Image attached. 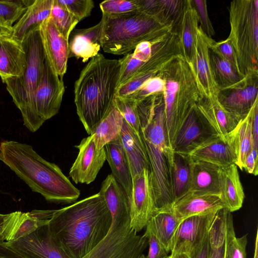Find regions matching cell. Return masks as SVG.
Returning <instances> with one entry per match:
<instances>
[{"mask_svg":"<svg viewBox=\"0 0 258 258\" xmlns=\"http://www.w3.org/2000/svg\"><path fill=\"white\" fill-rule=\"evenodd\" d=\"M111 224V214L99 192L56 210L48 222L70 258L86 256L106 236Z\"/></svg>","mask_w":258,"mask_h":258,"instance_id":"1","label":"cell"},{"mask_svg":"<svg viewBox=\"0 0 258 258\" xmlns=\"http://www.w3.org/2000/svg\"><path fill=\"white\" fill-rule=\"evenodd\" d=\"M140 132L147 153L156 209L171 206L173 150L166 135L163 94L137 102Z\"/></svg>","mask_w":258,"mask_h":258,"instance_id":"2","label":"cell"},{"mask_svg":"<svg viewBox=\"0 0 258 258\" xmlns=\"http://www.w3.org/2000/svg\"><path fill=\"white\" fill-rule=\"evenodd\" d=\"M0 161L8 166L34 192L57 203L76 201L80 191L55 164L42 158L27 144L4 141L0 144Z\"/></svg>","mask_w":258,"mask_h":258,"instance_id":"3","label":"cell"},{"mask_svg":"<svg viewBox=\"0 0 258 258\" xmlns=\"http://www.w3.org/2000/svg\"><path fill=\"white\" fill-rule=\"evenodd\" d=\"M120 61L101 53L91 58L75 83L77 113L91 135L113 106L118 86Z\"/></svg>","mask_w":258,"mask_h":258,"instance_id":"4","label":"cell"},{"mask_svg":"<svg viewBox=\"0 0 258 258\" xmlns=\"http://www.w3.org/2000/svg\"><path fill=\"white\" fill-rule=\"evenodd\" d=\"M101 46L106 53L126 55L141 42L160 40L173 27L160 18L139 10L121 15L102 14Z\"/></svg>","mask_w":258,"mask_h":258,"instance_id":"5","label":"cell"},{"mask_svg":"<svg viewBox=\"0 0 258 258\" xmlns=\"http://www.w3.org/2000/svg\"><path fill=\"white\" fill-rule=\"evenodd\" d=\"M165 82L163 93L167 140L173 150L175 137L201 96L189 64L182 54L159 72Z\"/></svg>","mask_w":258,"mask_h":258,"instance_id":"6","label":"cell"},{"mask_svg":"<svg viewBox=\"0 0 258 258\" xmlns=\"http://www.w3.org/2000/svg\"><path fill=\"white\" fill-rule=\"evenodd\" d=\"M22 44L27 59L24 74L19 77L7 79L4 83L14 103L21 111L24 124L34 133L41 126L35 110L34 96L42 75L45 59L39 27L30 31Z\"/></svg>","mask_w":258,"mask_h":258,"instance_id":"7","label":"cell"},{"mask_svg":"<svg viewBox=\"0 0 258 258\" xmlns=\"http://www.w3.org/2000/svg\"><path fill=\"white\" fill-rule=\"evenodd\" d=\"M228 38L235 52L241 77L258 70V1L234 0L229 7Z\"/></svg>","mask_w":258,"mask_h":258,"instance_id":"8","label":"cell"},{"mask_svg":"<svg viewBox=\"0 0 258 258\" xmlns=\"http://www.w3.org/2000/svg\"><path fill=\"white\" fill-rule=\"evenodd\" d=\"M112 224L106 236L83 258H138L148 244L130 224V206L109 210Z\"/></svg>","mask_w":258,"mask_h":258,"instance_id":"9","label":"cell"},{"mask_svg":"<svg viewBox=\"0 0 258 258\" xmlns=\"http://www.w3.org/2000/svg\"><path fill=\"white\" fill-rule=\"evenodd\" d=\"M182 55L178 34L172 31L155 42L153 53L136 73L126 82L118 87L116 97H127L147 80L156 76L172 59Z\"/></svg>","mask_w":258,"mask_h":258,"instance_id":"10","label":"cell"},{"mask_svg":"<svg viewBox=\"0 0 258 258\" xmlns=\"http://www.w3.org/2000/svg\"><path fill=\"white\" fill-rule=\"evenodd\" d=\"M64 86L59 77L45 59L42 75L34 96V107L41 125L59 111Z\"/></svg>","mask_w":258,"mask_h":258,"instance_id":"11","label":"cell"},{"mask_svg":"<svg viewBox=\"0 0 258 258\" xmlns=\"http://www.w3.org/2000/svg\"><path fill=\"white\" fill-rule=\"evenodd\" d=\"M218 100L239 120L244 118L258 100V70L248 73L233 86L220 91Z\"/></svg>","mask_w":258,"mask_h":258,"instance_id":"12","label":"cell"},{"mask_svg":"<svg viewBox=\"0 0 258 258\" xmlns=\"http://www.w3.org/2000/svg\"><path fill=\"white\" fill-rule=\"evenodd\" d=\"M6 242L26 258H70L53 236L48 223L23 237Z\"/></svg>","mask_w":258,"mask_h":258,"instance_id":"13","label":"cell"},{"mask_svg":"<svg viewBox=\"0 0 258 258\" xmlns=\"http://www.w3.org/2000/svg\"><path fill=\"white\" fill-rule=\"evenodd\" d=\"M130 200V224L138 232L145 228L156 210L150 173L144 169L132 178Z\"/></svg>","mask_w":258,"mask_h":258,"instance_id":"14","label":"cell"},{"mask_svg":"<svg viewBox=\"0 0 258 258\" xmlns=\"http://www.w3.org/2000/svg\"><path fill=\"white\" fill-rule=\"evenodd\" d=\"M212 40L199 26L195 38V51L189 64L202 96L218 100L219 89L213 76L210 58L209 45Z\"/></svg>","mask_w":258,"mask_h":258,"instance_id":"15","label":"cell"},{"mask_svg":"<svg viewBox=\"0 0 258 258\" xmlns=\"http://www.w3.org/2000/svg\"><path fill=\"white\" fill-rule=\"evenodd\" d=\"M216 136L217 133L196 105L180 127L172 149L174 153L188 155L202 144Z\"/></svg>","mask_w":258,"mask_h":258,"instance_id":"16","label":"cell"},{"mask_svg":"<svg viewBox=\"0 0 258 258\" xmlns=\"http://www.w3.org/2000/svg\"><path fill=\"white\" fill-rule=\"evenodd\" d=\"M217 213L193 216L182 220L173 240L171 255L187 254L202 242L208 235Z\"/></svg>","mask_w":258,"mask_h":258,"instance_id":"17","label":"cell"},{"mask_svg":"<svg viewBox=\"0 0 258 258\" xmlns=\"http://www.w3.org/2000/svg\"><path fill=\"white\" fill-rule=\"evenodd\" d=\"M76 147L79 153L69 175L76 183L90 184L95 180L106 160L104 148L97 149L91 135L84 138Z\"/></svg>","mask_w":258,"mask_h":258,"instance_id":"18","label":"cell"},{"mask_svg":"<svg viewBox=\"0 0 258 258\" xmlns=\"http://www.w3.org/2000/svg\"><path fill=\"white\" fill-rule=\"evenodd\" d=\"M39 33L45 59L53 71L63 78L67 70L69 40L60 34L50 17L40 25Z\"/></svg>","mask_w":258,"mask_h":258,"instance_id":"19","label":"cell"},{"mask_svg":"<svg viewBox=\"0 0 258 258\" xmlns=\"http://www.w3.org/2000/svg\"><path fill=\"white\" fill-rule=\"evenodd\" d=\"M172 210L181 220L187 217L217 212L224 208L220 196L189 191L176 199Z\"/></svg>","mask_w":258,"mask_h":258,"instance_id":"20","label":"cell"},{"mask_svg":"<svg viewBox=\"0 0 258 258\" xmlns=\"http://www.w3.org/2000/svg\"><path fill=\"white\" fill-rule=\"evenodd\" d=\"M225 140L216 136L197 147L188 155L193 161H203L220 167L235 164L236 156L229 139Z\"/></svg>","mask_w":258,"mask_h":258,"instance_id":"21","label":"cell"},{"mask_svg":"<svg viewBox=\"0 0 258 258\" xmlns=\"http://www.w3.org/2000/svg\"><path fill=\"white\" fill-rule=\"evenodd\" d=\"M26 65V54L22 43L11 36H0V77L3 83L7 79L23 76Z\"/></svg>","mask_w":258,"mask_h":258,"instance_id":"22","label":"cell"},{"mask_svg":"<svg viewBox=\"0 0 258 258\" xmlns=\"http://www.w3.org/2000/svg\"><path fill=\"white\" fill-rule=\"evenodd\" d=\"M101 21L88 28L74 29L70 36L69 58H80L85 62L97 55L101 47Z\"/></svg>","mask_w":258,"mask_h":258,"instance_id":"23","label":"cell"},{"mask_svg":"<svg viewBox=\"0 0 258 258\" xmlns=\"http://www.w3.org/2000/svg\"><path fill=\"white\" fill-rule=\"evenodd\" d=\"M119 139L132 178L144 169L150 171L149 163L141 135L124 119L120 132Z\"/></svg>","mask_w":258,"mask_h":258,"instance_id":"24","label":"cell"},{"mask_svg":"<svg viewBox=\"0 0 258 258\" xmlns=\"http://www.w3.org/2000/svg\"><path fill=\"white\" fill-rule=\"evenodd\" d=\"M196 106L218 136L225 140L240 120L224 109L218 100L201 96Z\"/></svg>","mask_w":258,"mask_h":258,"instance_id":"25","label":"cell"},{"mask_svg":"<svg viewBox=\"0 0 258 258\" xmlns=\"http://www.w3.org/2000/svg\"><path fill=\"white\" fill-rule=\"evenodd\" d=\"M52 3L53 0L33 1L13 25L11 38L22 43L30 31L39 27L50 17Z\"/></svg>","mask_w":258,"mask_h":258,"instance_id":"26","label":"cell"},{"mask_svg":"<svg viewBox=\"0 0 258 258\" xmlns=\"http://www.w3.org/2000/svg\"><path fill=\"white\" fill-rule=\"evenodd\" d=\"M220 190L224 209L231 213L241 208L244 194L237 166L235 164L220 167Z\"/></svg>","mask_w":258,"mask_h":258,"instance_id":"27","label":"cell"},{"mask_svg":"<svg viewBox=\"0 0 258 258\" xmlns=\"http://www.w3.org/2000/svg\"><path fill=\"white\" fill-rule=\"evenodd\" d=\"M104 148L111 174L122 187L130 201L132 192V176L119 137L108 143Z\"/></svg>","mask_w":258,"mask_h":258,"instance_id":"28","label":"cell"},{"mask_svg":"<svg viewBox=\"0 0 258 258\" xmlns=\"http://www.w3.org/2000/svg\"><path fill=\"white\" fill-rule=\"evenodd\" d=\"M189 191L220 196V167L203 161H192Z\"/></svg>","mask_w":258,"mask_h":258,"instance_id":"29","label":"cell"},{"mask_svg":"<svg viewBox=\"0 0 258 258\" xmlns=\"http://www.w3.org/2000/svg\"><path fill=\"white\" fill-rule=\"evenodd\" d=\"M199 22L198 15L191 0H184L177 34L182 55L188 64L191 63L194 54Z\"/></svg>","mask_w":258,"mask_h":258,"instance_id":"30","label":"cell"},{"mask_svg":"<svg viewBox=\"0 0 258 258\" xmlns=\"http://www.w3.org/2000/svg\"><path fill=\"white\" fill-rule=\"evenodd\" d=\"M258 104V100L246 115L238 123L235 128L228 135L236 156L235 165L243 170V164L247 154L254 145L252 130V117L255 107Z\"/></svg>","mask_w":258,"mask_h":258,"instance_id":"31","label":"cell"},{"mask_svg":"<svg viewBox=\"0 0 258 258\" xmlns=\"http://www.w3.org/2000/svg\"><path fill=\"white\" fill-rule=\"evenodd\" d=\"M171 206L156 209L149 220L156 235L168 253L171 250L174 235L182 221L176 216Z\"/></svg>","mask_w":258,"mask_h":258,"instance_id":"32","label":"cell"},{"mask_svg":"<svg viewBox=\"0 0 258 258\" xmlns=\"http://www.w3.org/2000/svg\"><path fill=\"white\" fill-rule=\"evenodd\" d=\"M123 117L114 104L108 113L96 125L92 133L96 148L101 149L108 143L119 137Z\"/></svg>","mask_w":258,"mask_h":258,"instance_id":"33","label":"cell"},{"mask_svg":"<svg viewBox=\"0 0 258 258\" xmlns=\"http://www.w3.org/2000/svg\"><path fill=\"white\" fill-rule=\"evenodd\" d=\"M192 164V160L189 155L174 153L172 171V189L174 201L190 190Z\"/></svg>","mask_w":258,"mask_h":258,"instance_id":"34","label":"cell"},{"mask_svg":"<svg viewBox=\"0 0 258 258\" xmlns=\"http://www.w3.org/2000/svg\"><path fill=\"white\" fill-rule=\"evenodd\" d=\"M228 212V210L223 208L218 211L215 216L208 234V258H224Z\"/></svg>","mask_w":258,"mask_h":258,"instance_id":"35","label":"cell"},{"mask_svg":"<svg viewBox=\"0 0 258 258\" xmlns=\"http://www.w3.org/2000/svg\"><path fill=\"white\" fill-rule=\"evenodd\" d=\"M210 58L214 80L219 91L233 86L243 78L229 62L210 49Z\"/></svg>","mask_w":258,"mask_h":258,"instance_id":"36","label":"cell"},{"mask_svg":"<svg viewBox=\"0 0 258 258\" xmlns=\"http://www.w3.org/2000/svg\"><path fill=\"white\" fill-rule=\"evenodd\" d=\"M247 235L235 236L231 212H228L226 220V247L224 258H246Z\"/></svg>","mask_w":258,"mask_h":258,"instance_id":"37","label":"cell"},{"mask_svg":"<svg viewBox=\"0 0 258 258\" xmlns=\"http://www.w3.org/2000/svg\"><path fill=\"white\" fill-rule=\"evenodd\" d=\"M33 1H0V26L12 30L14 23Z\"/></svg>","mask_w":258,"mask_h":258,"instance_id":"38","label":"cell"},{"mask_svg":"<svg viewBox=\"0 0 258 258\" xmlns=\"http://www.w3.org/2000/svg\"><path fill=\"white\" fill-rule=\"evenodd\" d=\"M50 17L60 34L69 40L72 32L79 21L57 0H53Z\"/></svg>","mask_w":258,"mask_h":258,"instance_id":"39","label":"cell"},{"mask_svg":"<svg viewBox=\"0 0 258 258\" xmlns=\"http://www.w3.org/2000/svg\"><path fill=\"white\" fill-rule=\"evenodd\" d=\"M24 215V212L20 211L7 214L0 213V241L8 242L14 239Z\"/></svg>","mask_w":258,"mask_h":258,"instance_id":"40","label":"cell"},{"mask_svg":"<svg viewBox=\"0 0 258 258\" xmlns=\"http://www.w3.org/2000/svg\"><path fill=\"white\" fill-rule=\"evenodd\" d=\"M114 104L123 119L137 133L141 134L137 102L128 97H115Z\"/></svg>","mask_w":258,"mask_h":258,"instance_id":"41","label":"cell"},{"mask_svg":"<svg viewBox=\"0 0 258 258\" xmlns=\"http://www.w3.org/2000/svg\"><path fill=\"white\" fill-rule=\"evenodd\" d=\"M164 88L165 82L159 73L145 81L131 95L124 97L130 98L137 102L150 96L163 93Z\"/></svg>","mask_w":258,"mask_h":258,"instance_id":"42","label":"cell"},{"mask_svg":"<svg viewBox=\"0 0 258 258\" xmlns=\"http://www.w3.org/2000/svg\"><path fill=\"white\" fill-rule=\"evenodd\" d=\"M99 6L102 14L108 16L121 15L138 10L137 0H106Z\"/></svg>","mask_w":258,"mask_h":258,"instance_id":"43","label":"cell"},{"mask_svg":"<svg viewBox=\"0 0 258 258\" xmlns=\"http://www.w3.org/2000/svg\"><path fill=\"white\" fill-rule=\"evenodd\" d=\"M79 22L89 16L94 7L92 0H57Z\"/></svg>","mask_w":258,"mask_h":258,"instance_id":"44","label":"cell"},{"mask_svg":"<svg viewBox=\"0 0 258 258\" xmlns=\"http://www.w3.org/2000/svg\"><path fill=\"white\" fill-rule=\"evenodd\" d=\"M209 48L220 57L229 62L240 74L235 50L228 38L218 42L212 39L209 45Z\"/></svg>","mask_w":258,"mask_h":258,"instance_id":"45","label":"cell"},{"mask_svg":"<svg viewBox=\"0 0 258 258\" xmlns=\"http://www.w3.org/2000/svg\"><path fill=\"white\" fill-rule=\"evenodd\" d=\"M143 235L148 239L149 252L146 258H167L168 252L156 235L152 225L149 221Z\"/></svg>","mask_w":258,"mask_h":258,"instance_id":"46","label":"cell"},{"mask_svg":"<svg viewBox=\"0 0 258 258\" xmlns=\"http://www.w3.org/2000/svg\"><path fill=\"white\" fill-rule=\"evenodd\" d=\"M192 3L197 12L199 26L203 32L209 37L215 35V31L208 14L207 1L205 0H191Z\"/></svg>","mask_w":258,"mask_h":258,"instance_id":"47","label":"cell"},{"mask_svg":"<svg viewBox=\"0 0 258 258\" xmlns=\"http://www.w3.org/2000/svg\"><path fill=\"white\" fill-rule=\"evenodd\" d=\"M158 40L154 42L144 41L141 42L132 53V56L142 62H146L151 56L154 44Z\"/></svg>","mask_w":258,"mask_h":258,"instance_id":"48","label":"cell"},{"mask_svg":"<svg viewBox=\"0 0 258 258\" xmlns=\"http://www.w3.org/2000/svg\"><path fill=\"white\" fill-rule=\"evenodd\" d=\"M257 149L258 148L255 145L252 147L245 157L243 164V169L255 176L258 173Z\"/></svg>","mask_w":258,"mask_h":258,"instance_id":"49","label":"cell"},{"mask_svg":"<svg viewBox=\"0 0 258 258\" xmlns=\"http://www.w3.org/2000/svg\"><path fill=\"white\" fill-rule=\"evenodd\" d=\"M209 245L208 235L200 244L193 248L187 254L188 258H208Z\"/></svg>","mask_w":258,"mask_h":258,"instance_id":"50","label":"cell"},{"mask_svg":"<svg viewBox=\"0 0 258 258\" xmlns=\"http://www.w3.org/2000/svg\"><path fill=\"white\" fill-rule=\"evenodd\" d=\"M0 258H26L9 246L5 241H0Z\"/></svg>","mask_w":258,"mask_h":258,"instance_id":"51","label":"cell"},{"mask_svg":"<svg viewBox=\"0 0 258 258\" xmlns=\"http://www.w3.org/2000/svg\"><path fill=\"white\" fill-rule=\"evenodd\" d=\"M252 130L254 144L258 148V104L255 106L253 114Z\"/></svg>","mask_w":258,"mask_h":258,"instance_id":"52","label":"cell"},{"mask_svg":"<svg viewBox=\"0 0 258 258\" xmlns=\"http://www.w3.org/2000/svg\"><path fill=\"white\" fill-rule=\"evenodd\" d=\"M12 30L2 27L0 26V36H11Z\"/></svg>","mask_w":258,"mask_h":258,"instance_id":"53","label":"cell"},{"mask_svg":"<svg viewBox=\"0 0 258 258\" xmlns=\"http://www.w3.org/2000/svg\"><path fill=\"white\" fill-rule=\"evenodd\" d=\"M257 235H258V233H257V231L256 232V237H255V248H254V256H253V258H258V256H257V253H258V252H257Z\"/></svg>","mask_w":258,"mask_h":258,"instance_id":"54","label":"cell"},{"mask_svg":"<svg viewBox=\"0 0 258 258\" xmlns=\"http://www.w3.org/2000/svg\"><path fill=\"white\" fill-rule=\"evenodd\" d=\"M169 258H188L187 255L185 254H181L178 255H170Z\"/></svg>","mask_w":258,"mask_h":258,"instance_id":"55","label":"cell"},{"mask_svg":"<svg viewBox=\"0 0 258 258\" xmlns=\"http://www.w3.org/2000/svg\"><path fill=\"white\" fill-rule=\"evenodd\" d=\"M138 258H146L144 254H142L141 255H140Z\"/></svg>","mask_w":258,"mask_h":258,"instance_id":"56","label":"cell"},{"mask_svg":"<svg viewBox=\"0 0 258 258\" xmlns=\"http://www.w3.org/2000/svg\"><path fill=\"white\" fill-rule=\"evenodd\" d=\"M169 255L168 256V257H167V258H169Z\"/></svg>","mask_w":258,"mask_h":258,"instance_id":"57","label":"cell"}]
</instances>
